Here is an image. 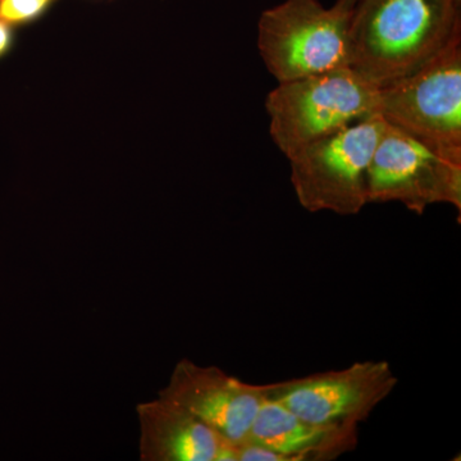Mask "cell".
I'll use <instances>...</instances> for the list:
<instances>
[{"mask_svg": "<svg viewBox=\"0 0 461 461\" xmlns=\"http://www.w3.org/2000/svg\"><path fill=\"white\" fill-rule=\"evenodd\" d=\"M378 87L350 67L278 84L267 95L269 135L285 157L377 115Z\"/></svg>", "mask_w": 461, "mask_h": 461, "instance_id": "2", "label": "cell"}, {"mask_svg": "<svg viewBox=\"0 0 461 461\" xmlns=\"http://www.w3.org/2000/svg\"><path fill=\"white\" fill-rule=\"evenodd\" d=\"M159 397L211 427L232 446L245 444L264 402L263 384H251L218 366L182 359Z\"/></svg>", "mask_w": 461, "mask_h": 461, "instance_id": "8", "label": "cell"}, {"mask_svg": "<svg viewBox=\"0 0 461 461\" xmlns=\"http://www.w3.org/2000/svg\"><path fill=\"white\" fill-rule=\"evenodd\" d=\"M58 0H0V20L18 29L41 21Z\"/></svg>", "mask_w": 461, "mask_h": 461, "instance_id": "11", "label": "cell"}, {"mask_svg": "<svg viewBox=\"0 0 461 461\" xmlns=\"http://www.w3.org/2000/svg\"><path fill=\"white\" fill-rule=\"evenodd\" d=\"M351 11L320 0H284L262 12L258 50L278 84L350 67Z\"/></svg>", "mask_w": 461, "mask_h": 461, "instance_id": "4", "label": "cell"}, {"mask_svg": "<svg viewBox=\"0 0 461 461\" xmlns=\"http://www.w3.org/2000/svg\"><path fill=\"white\" fill-rule=\"evenodd\" d=\"M366 202H396L417 214L430 205L450 204L460 213L461 162L386 123L369 165Z\"/></svg>", "mask_w": 461, "mask_h": 461, "instance_id": "7", "label": "cell"}, {"mask_svg": "<svg viewBox=\"0 0 461 461\" xmlns=\"http://www.w3.org/2000/svg\"><path fill=\"white\" fill-rule=\"evenodd\" d=\"M142 461H236L235 446L168 400L136 405Z\"/></svg>", "mask_w": 461, "mask_h": 461, "instance_id": "10", "label": "cell"}, {"mask_svg": "<svg viewBox=\"0 0 461 461\" xmlns=\"http://www.w3.org/2000/svg\"><path fill=\"white\" fill-rule=\"evenodd\" d=\"M359 426H321L264 399L248 441L235 446L236 461H330L350 453Z\"/></svg>", "mask_w": 461, "mask_h": 461, "instance_id": "9", "label": "cell"}, {"mask_svg": "<svg viewBox=\"0 0 461 461\" xmlns=\"http://www.w3.org/2000/svg\"><path fill=\"white\" fill-rule=\"evenodd\" d=\"M16 29L0 20V60L5 59L16 47Z\"/></svg>", "mask_w": 461, "mask_h": 461, "instance_id": "12", "label": "cell"}, {"mask_svg": "<svg viewBox=\"0 0 461 461\" xmlns=\"http://www.w3.org/2000/svg\"><path fill=\"white\" fill-rule=\"evenodd\" d=\"M459 32L461 0H359L350 68L379 89L417 71Z\"/></svg>", "mask_w": 461, "mask_h": 461, "instance_id": "1", "label": "cell"}, {"mask_svg": "<svg viewBox=\"0 0 461 461\" xmlns=\"http://www.w3.org/2000/svg\"><path fill=\"white\" fill-rule=\"evenodd\" d=\"M377 115L461 162V32L417 71L379 87Z\"/></svg>", "mask_w": 461, "mask_h": 461, "instance_id": "3", "label": "cell"}, {"mask_svg": "<svg viewBox=\"0 0 461 461\" xmlns=\"http://www.w3.org/2000/svg\"><path fill=\"white\" fill-rule=\"evenodd\" d=\"M386 122L366 118L311 142L287 158L299 204L311 213L357 215L366 202V177Z\"/></svg>", "mask_w": 461, "mask_h": 461, "instance_id": "5", "label": "cell"}, {"mask_svg": "<svg viewBox=\"0 0 461 461\" xmlns=\"http://www.w3.org/2000/svg\"><path fill=\"white\" fill-rule=\"evenodd\" d=\"M399 378L386 360L357 362L339 371L314 373L263 384L264 397L321 426H359L395 390Z\"/></svg>", "mask_w": 461, "mask_h": 461, "instance_id": "6", "label": "cell"}, {"mask_svg": "<svg viewBox=\"0 0 461 461\" xmlns=\"http://www.w3.org/2000/svg\"><path fill=\"white\" fill-rule=\"evenodd\" d=\"M357 2H359V0H336L333 7L341 9V11L350 12Z\"/></svg>", "mask_w": 461, "mask_h": 461, "instance_id": "13", "label": "cell"}]
</instances>
